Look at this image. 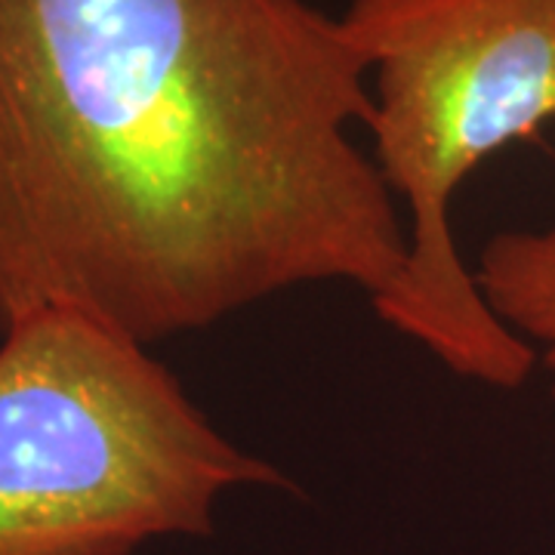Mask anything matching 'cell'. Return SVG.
Segmentation results:
<instances>
[{"label":"cell","mask_w":555,"mask_h":555,"mask_svg":"<svg viewBox=\"0 0 555 555\" xmlns=\"http://www.w3.org/2000/svg\"><path fill=\"white\" fill-rule=\"evenodd\" d=\"M473 275L488 309L555 377V225L496 232Z\"/></svg>","instance_id":"cell-4"},{"label":"cell","mask_w":555,"mask_h":555,"mask_svg":"<svg viewBox=\"0 0 555 555\" xmlns=\"http://www.w3.org/2000/svg\"><path fill=\"white\" fill-rule=\"evenodd\" d=\"M374 160L408 210V269L377 318L451 374L518 389L537 352L488 309L451 225L456 189L555 124V0H349Z\"/></svg>","instance_id":"cell-2"},{"label":"cell","mask_w":555,"mask_h":555,"mask_svg":"<svg viewBox=\"0 0 555 555\" xmlns=\"http://www.w3.org/2000/svg\"><path fill=\"white\" fill-rule=\"evenodd\" d=\"M287 485L152 346L72 309L0 334V555H130L207 534L232 488Z\"/></svg>","instance_id":"cell-3"},{"label":"cell","mask_w":555,"mask_h":555,"mask_svg":"<svg viewBox=\"0 0 555 555\" xmlns=\"http://www.w3.org/2000/svg\"><path fill=\"white\" fill-rule=\"evenodd\" d=\"M371 120L312 0H0V334L72 309L155 346L312 284L377 309L408 225Z\"/></svg>","instance_id":"cell-1"}]
</instances>
